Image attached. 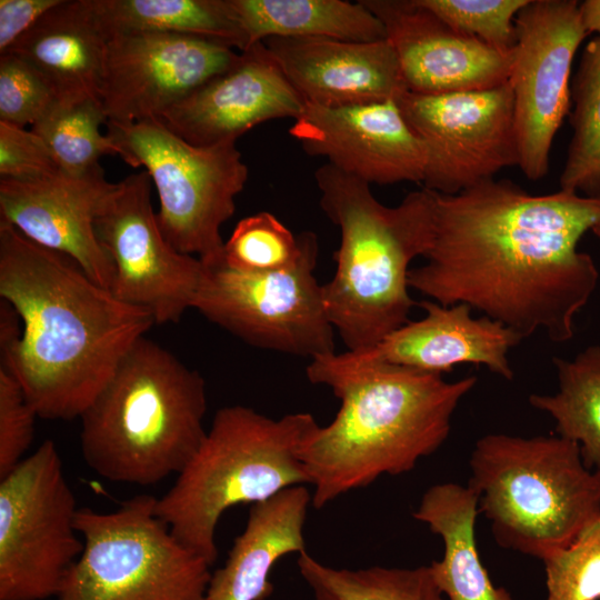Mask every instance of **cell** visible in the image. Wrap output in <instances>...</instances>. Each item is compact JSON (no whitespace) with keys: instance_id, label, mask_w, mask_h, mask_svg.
Wrapping results in <instances>:
<instances>
[{"instance_id":"24","label":"cell","mask_w":600,"mask_h":600,"mask_svg":"<svg viewBox=\"0 0 600 600\" xmlns=\"http://www.w3.org/2000/svg\"><path fill=\"white\" fill-rule=\"evenodd\" d=\"M479 500L468 486L437 483L423 493L413 518L426 523L444 546L441 560L432 561L433 579L447 600H513L493 584L476 542Z\"/></svg>"},{"instance_id":"21","label":"cell","mask_w":600,"mask_h":600,"mask_svg":"<svg viewBox=\"0 0 600 600\" xmlns=\"http://www.w3.org/2000/svg\"><path fill=\"white\" fill-rule=\"evenodd\" d=\"M263 43L304 103L348 107L397 99L407 91L388 39L269 38Z\"/></svg>"},{"instance_id":"5","label":"cell","mask_w":600,"mask_h":600,"mask_svg":"<svg viewBox=\"0 0 600 600\" xmlns=\"http://www.w3.org/2000/svg\"><path fill=\"white\" fill-rule=\"evenodd\" d=\"M206 411L201 374L144 336L81 414L82 457L106 480L158 483L198 451Z\"/></svg>"},{"instance_id":"36","label":"cell","mask_w":600,"mask_h":600,"mask_svg":"<svg viewBox=\"0 0 600 600\" xmlns=\"http://www.w3.org/2000/svg\"><path fill=\"white\" fill-rule=\"evenodd\" d=\"M62 172L46 142L31 129L0 121V177L33 180Z\"/></svg>"},{"instance_id":"31","label":"cell","mask_w":600,"mask_h":600,"mask_svg":"<svg viewBox=\"0 0 600 600\" xmlns=\"http://www.w3.org/2000/svg\"><path fill=\"white\" fill-rule=\"evenodd\" d=\"M303 249L293 233L270 212L241 219L224 242L221 261L244 272H266L293 266Z\"/></svg>"},{"instance_id":"13","label":"cell","mask_w":600,"mask_h":600,"mask_svg":"<svg viewBox=\"0 0 600 600\" xmlns=\"http://www.w3.org/2000/svg\"><path fill=\"white\" fill-rule=\"evenodd\" d=\"M94 230L112 262L110 291L118 299L148 310L156 324L176 323L193 307L204 264L163 237L147 171L118 182L96 218Z\"/></svg>"},{"instance_id":"14","label":"cell","mask_w":600,"mask_h":600,"mask_svg":"<svg viewBox=\"0 0 600 600\" xmlns=\"http://www.w3.org/2000/svg\"><path fill=\"white\" fill-rule=\"evenodd\" d=\"M514 23L517 43L508 82L519 168L536 181L548 173L553 139L570 113L571 67L588 34L576 0H529Z\"/></svg>"},{"instance_id":"10","label":"cell","mask_w":600,"mask_h":600,"mask_svg":"<svg viewBox=\"0 0 600 600\" xmlns=\"http://www.w3.org/2000/svg\"><path fill=\"white\" fill-rule=\"evenodd\" d=\"M303 249L291 267L244 272L221 260L204 264L193 309L247 343L310 357L334 352L333 326L323 284L313 276L319 253L313 232L301 233Z\"/></svg>"},{"instance_id":"27","label":"cell","mask_w":600,"mask_h":600,"mask_svg":"<svg viewBox=\"0 0 600 600\" xmlns=\"http://www.w3.org/2000/svg\"><path fill=\"white\" fill-rule=\"evenodd\" d=\"M559 390L531 394L530 404L549 413L558 436L580 447L586 466L600 472V346H590L573 359L554 358Z\"/></svg>"},{"instance_id":"11","label":"cell","mask_w":600,"mask_h":600,"mask_svg":"<svg viewBox=\"0 0 600 600\" xmlns=\"http://www.w3.org/2000/svg\"><path fill=\"white\" fill-rule=\"evenodd\" d=\"M78 510L52 440L0 479V600L58 594L83 551Z\"/></svg>"},{"instance_id":"22","label":"cell","mask_w":600,"mask_h":600,"mask_svg":"<svg viewBox=\"0 0 600 600\" xmlns=\"http://www.w3.org/2000/svg\"><path fill=\"white\" fill-rule=\"evenodd\" d=\"M108 38L91 0H61L7 51L33 67L59 103L99 99Z\"/></svg>"},{"instance_id":"34","label":"cell","mask_w":600,"mask_h":600,"mask_svg":"<svg viewBox=\"0 0 600 600\" xmlns=\"http://www.w3.org/2000/svg\"><path fill=\"white\" fill-rule=\"evenodd\" d=\"M58 103L57 97L27 61L4 52L0 56V121L31 127Z\"/></svg>"},{"instance_id":"38","label":"cell","mask_w":600,"mask_h":600,"mask_svg":"<svg viewBox=\"0 0 600 600\" xmlns=\"http://www.w3.org/2000/svg\"><path fill=\"white\" fill-rule=\"evenodd\" d=\"M579 14L587 34L597 33L600 37V0L579 2Z\"/></svg>"},{"instance_id":"25","label":"cell","mask_w":600,"mask_h":600,"mask_svg":"<svg viewBox=\"0 0 600 600\" xmlns=\"http://www.w3.org/2000/svg\"><path fill=\"white\" fill-rule=\"evenodd\" d=\"M246 50L269 38L387 39L382 22L362 3L342 0H228Z\"/></svg>"},{"instance_id":"16","label":"cell","mask_w":600,"mask_h":600,"mask_svg":"<svg viewBox=\"0 0 600 600\" xmlns=\"http://www.w3.org/2000/svg\"><path fill=\"white\" fill-rule=\"evenodd\" d=\"M289 133L309 156L369 184L423 181V146L396 99L337 108L304 103Z\"/></svg>"},{"instance_id":"2","label":"cell","mask_w":600,"mask_h":600,"mask_svg":"<svg viewBox=\"0 0 600 600\" xmlns=\"http://www.w3.org/2000/svg\"><path fill=\"white\" fill-rule=\"evenodd\" d=\"M0 299L21 320V337L0 349V366L20 382L38 417L80 418L152 314L118 299L71 258L0 222Z\"/></svg>"},{"instance_id":"35","label":"cell","mask_w":600,"mask_h":600,"mask_svg":"<svg viewBox=\"0 0 600 600\" xmlns=\"http://www.w3.org/2000/svg\"><path fill=\"white\" fill-rule=\"evenodd\" d=\"M37 417L18 379L0 366V479L24 459Z\"/></svg>"},{"instance_id":"39","label":"cell","mask_w":600,"mask_h":600,"mask_svg":"<svg viewBox=\"0 0 600 600\" xmlns=\"http://www.w3.org/2000/svg\"><path fill=\"white\" fill-rule=\"evenodd\" d=\"M591 231L594 233V236L600 240V219L597 221V223L592 227Z\"/></svg>"},{"instance_id":"37","label":"cell","mask_w":600,"mask_h":600,"mask_svg":"<svg viewBox=\"0 0 600 600\" xmlns=\"http://www.w3.org/2000/svg\"><path fill=\"white\" fill-rule=\"evenodd\" d=\"M61 0H0V52H7Z\"/></svg>"},{"instance_id":"33","label":"cell","mask_w":600,"mask_h":600,"mask_svg":"<svg viewBox=\"0 0 600 600\" xmlns=\"http://www.w3.org/2000/svg\"><path fill=\"white\" fill-rule=\"evenodd\" d=\"M452 28L502 52L517 43L516 17L529 0H418Z\"/></svg>"},{"instance_id":"7","label":"cell","mask_w":600,"mask_h":600,"mask_svg":"<svg viewBox=\"0 0 600 600\" xmlns=\"http://www.w3.org/2000/svg\"><path fill=\"white\" fill-rule=\"evenodd\" d=\"M470 487L501 548L541 561L600 514V472L560 436L489 433L474 444Z\"/></svg>"},{"instance_id":"3","label":"cell","mask_w":600,"mask_h":600,"mask_svg":"<svg viewBox=\"0 0 600 600\" xmlns=\"http://www.w3.org/2000/svg\"><path fill=\"white\" fill-rule=\"evenodd\" d=\"M306 373L340 400L334 419L319 426L302 450L317 509L381 476L409 472L434 453L477 383L474 376L448 382L439 373L390 364L341 367L328 354L311 359Z\"/></svg>"},{"instance_id":"26","label":"cell","mask_w":600,"mask_h":600,"mask_svg":"<svg viewBox=\"0 0 600 600\" xmlns=\"http://www.w3.org/2000/svg\"><path fill=\"white\" fill-rule=\"evenodd\" d=\"M101 31L197 36L246 50L244 36L228 0H91Z\"/></svg>"},{"instance_id":"29","label":"cell","mask_w":600,"mask_h":600,"mask_svg":"<svg viewBox=\"0 0 600 600\" xmlns=\"http://www.w3.org/2000/svg\"><path fill=\"white\" fill-rule=\"evenodd\" d=\"M570 90L572 137L560 190L600 199V37L584 47Z\"/></svg>"},{"instance_id":"17","label":"cell","mask_w":600,"mask_h":600,"mask_svg":"<svg viewBox=\"0 0 600 600\" xmlns=\"http://www.w3.org/2000/svg\"><path fill=\"white\" fill-rule=\"evenodd\" d=\"M361 1L384 26L408 91L443 94L508 82L514 49L499 51L452 28L418 0Z\"/></svg>"},{"instance_id":"12","label":"cell","mask_w":600,"mask_h":600,"mask_svg":"<svg viewBox=\"0 0 600 600\" xmlns=\"http://www.w3.org/2000/svg\"><path fill=\"white\" fill-rule=\"evenodd\" d=\"M397 103L426 153L423 187L457 194L519 167L513 94L499 87L443 94L402 92Z\"/></svg>"},{"instance_id":"4","label":"cell","mask_w":600,"mask_h":600,"mask_svg":"<svg viewBox=\"0 0 600 600\" xmlns=\"http://www.w3.org/2000/svg\"><path fill=\"white\" fill-rule=\"evenodd\" d=\"M314 178L320 206L340 229L337 269L323 284L327 312L348 351L376 346L409 321V266L433 239L436 192L408 193L396 207L379 202L370 184L330 163Z\"/></svg>"},{"instance_id":"30","label":"cell","mask_w":600,"mask_h":600,"mask_svg":"<svg viewBox=\"0 0 600 600\" xmlns=\"http://www.w3.org/2000/svg\"><path fill=\"white\" fill-rule=\"evenodd\" d=\"M107 121L99 99L58 102L31 130L49 147L63 173L81 176L100 164L103 156L123 157L112 139L100 132Z\"/></svg>"},{"instance_id":"32","label":"cell","mask_w":600,"mask_h":600,"mask_svg":"<svg viewBox=\"0 0 600 600\" xmlns=\"http://www.w3.org/2000/svg\"><path fill=\"white\" fill-rule=\"evenodd\" d=\"M542 562L546 600H600V514Z\"/></svg>"},{"instance_id":"9","label":"cell","mask_w":600,"mask_h":600,"mask_svg":"<svg viewBox=\"0 0 600 600\" xmlns=\"http://www.w3.org/2000/svg\"><path fill=\"white\" fill-rule=\"evenodd\" d=\"M106 126L123 151L122 160L132 168L143 166L154 183L157 220L166 240L204 264L220 261L221 227L233 216L236 198L248 180L237 141L193 146L158 119Z\"/></svg>"},{"instance_id":"28","label":"cell","mask_w":600,"mask_h":600,"mask_svg":"<svg viewBox=\"0 0 600 600\" xmlns=\"http://www.w3.org/2000/svg\"><path fill=\"white\" fill-rule=\"evenodd\" d=\"M297 566L314 600H447L430 566L334 568L307 551Z\"/></svg>"},{"instance_id":"15","label":"cell","mask_w":600,"mask_h":600,"mask_svg":"<svg viewBox=\"0 0 600 600\" xmlns=\"http://www.w3.org/2000/svg\"><path fill=\"white\" fill-rule=\"evenodd\" d=\"M239 54L227 43L197 36L134 32L110 37L100 90L107 122L158 119L231 68Z\"/></svg>"},{"instance_id":"1","label":"cell","mask_w":600,"mask_h":600,"mask_svg":"<svg viewBox=\"0 0 600 600\" xmlns=\"http://www.w3.org/2000/svg\"><path fill=\"white\" fill-rule=\"evenodd\" d=\"M599 219L600 199L533 196L508 179L436 192L432 244L409 287L442 306L466 303L522 338L542 329L566 342L598 283L578 243Z\"/></svg>"},{"instance_id":"18","label":"cell","mask_w":600,"mask_h":600,"mask_svg":"<svg viewBox=\"0 0 600 600\" xmlns=\"http://www.w3.org/2000/svg\"><path fill=\"white\" fill-rule=\"evenodd\" d=\"M117 184L107 180L100 164L81 176L0 178V222L68 256L91 280L110 290L113 266L97 238L94 221Z\"/></svg>"},{"instance_id":"6","label":"cell","mask_w":600,"mask_h":600,"mask_svg":"<svg viewBox=\"0 0 600 600\" xmlns=\"http://www.w3.org/2000/svg\"><path fill=\"white\" fill-rule=\"evenodd\" d=\"M318 427L308 412L272 419L246 406L220 408L198 451L157 498L156 514L182 546L212 566L224 511L310 484L302 450Z\"/></svg>"},{"instance_id":"20","label":"cell","mask_w":600,"mask_h":600,"mask_svg":"<svg viewBox=\"0 0 600 600\" xmlns=\"http://www.w3.org/2000/svg\"><path fill=\"white\" fill-rule=\"evenodd\" d=\"M419 306L426 312L422 319L409 320L373 347L328 358L341 367L390 364L439 374L471 363L513 378L508 352L523 339L519 333L489 317L472 318L466 303L423 300Z\"/></svg>"},{"instance_id":"19","label":"cell","mask_w":600,"mask_h":600,"mask_svg":"<svg viewBox=\"0 0 600 600\" xmlns=\"http://www.w3.org/2000/svg\"><path fill=\"white\" fill-rule=\"evenodd\" d=\"M304 101L263 42L240 52L234 64L209 80L158 120L193 146L237 141L253 127L301 113Z\"/></svg>"},{"instance_id":"23","label":"cell","mask_w":600,"mask_h":600,"mask_svg":"<svg viewBox=\"0 0 600 600\" xmlns=\"http://www.w3.org/2000/svg\"><path fill=\"white\" fill-rule=\"evenodd\" d=\"M312 494L306 486L287 488L251 504L243 531L234 539L223 566L211 573L208 600H266L276 562L306 550L303 528Z\"/></svg>"},{"instance_id":"8","label":"cell","mask_w":600,"mask_h":600,"mask_svg":"<svg viewBox=\"0 0 600 600\" xmlns=\"http://www.w3.org/2000/svg\"><path fill=\"white\" fill-rule=\"evenodd\" d=\"M156 502L143 493L112 512L79 508L83 551L57 600H208L211 564L171 534Z\"/></svg>"}]
</instances>
